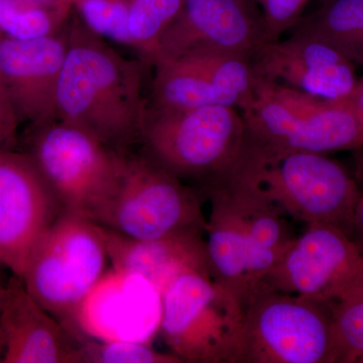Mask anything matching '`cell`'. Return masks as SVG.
I'll list each match as a JSON object with an SVG mask.
<instances>
[{
    "label": "cell",
    "mask_w": 363,
    "mask_h": 363,
    "mask_svg": "<svg viewBox=\"0 0 363 363\" xmlns=\"http://www.w3.org/2000/svg\"><path fill=\"white\" fill-rule=\"evenodd\" d=\"M63 211L32 157L0 150V266L21 279L35 243Z\"/></svg>",
    "instance_id": "13"
},
{
    "label": "cell",
    "mask_w": 363,
    "mask_h": 363,
    "mask_svg": "<svg viewBox=\"0 0 363 363\" xmlns=\"http://www.w3.org/2000/svg\"><path fill=\"white\" fill-rule=\"evenodd\" d=\"M93 223L135 240H157L189 230L206 233L197 195L143 155H125L116 193Z\"/></svg>",
    "instance_id": "9"
},
{
    "label": "cell",
    "mask_w": 363,
    "mask_h": 363,
    "mask_svg": "<svg viewBox=\"0 0 363 363\" xmlns=\"http://www.w3.org/2000/svg\"><path fill=\"white\" fill-rule=\"evenodd\" d=\"M260 184L285 214L311 224H328L352 235L362 191L347 172L324 154L297 152L262 160Z\"/></svg>",
    "instance_id": "10"
},
{
    "label": "cell",
    "mask_w": 363,
    "mask_h": 363,
    "mask_svg": "<svg viewBox=\"0 0 363 363\" xmlns=\"http://www.w3.org/2000/svg\"><path fill=\"white\" fill-rule=\"evenodd\" d=\"M262 164L245 140L236 159L203 182L211 204L206 230L210 272L243 310L295 240L285 212L260 184Z\"/></svg>",
    "instance_id": "1"
},
{
    "label": "cell",
    "mask_w": 363,
    "mask_h": 363,
    "mask_svg": "<svg viewBox=\"0 0 363 363\" xmlns=\"http://www.w3.org/2000/svg\"><path fill=\"white\" fill-rule=\"evenodd\" d=\"M259 6L272 40L298 25L303 11L311 0H253Z\"/></svg>",
    "instance_id": "25"
},
{
    "label": "cell",
    "mask_w": 363,
    "mask_h": 363,
    "mask_svg": "<svg viewBox=\"0 0 363 363\" xmlns=\"http://www.w3.org/2000/svg\"><path fill=\"white\" fill-rule=\"evenodd\" d=\"M156 69L147 106L157 111H187L207 105L240 108L238 97L219 89L209 78L184 59L161 62Z\"/></svg>",
    "instance_id": "18"
},
{
    "label": "cell",
    "mask_w": 363,
    "mask_h": 363,
    "mask_svg": "<svg viewBox=\"0 0 363 363\" xmlns=\"http://www.w3.org/2000/svg\"><path fill=\"white\" fill-rule=\"evenodd\" d=\"M108 260L96 224L63 211L35 243L21 279L44 309L82 337L83 308Z\"/></svg>",
    "instance_id": "4"
},
{
    "label": "cell",
    "mask_w": 363,
    "mask_h": 363,
    "mask_svg": "<svg viewBox=\"0 0 363 363\" xmlns=\"http://www.w3.org/2000/svg\"><path fill=\"white\" fill-rule=\"evenodd\" d=\"M160 329L184 363H236L245 310L211 276L189 272L160 296Z\"/></svg>",
    "instance_id": "6"
},
{
    "label": "cell",
    "mask_w": 363,
    "mask_h": 363,
    "mask_svg": "<svg viewBox=\"0 0 363 363\" xmlns=\"http://www.w3.org/2000/svg\"><path fill=\"white\" fill-rule=\"evenodd\" d=\"M245 142L264 162L297 152L359 149L363 128L347 98L324 100L272 81L257 80L241 109Z\"/></svg>",
    "instance_id": "3"
},
{
    "label": "cell",
    "mask_w": 363,
    "mask_h": 363,
    "mask_svg": "<svg viewBox=\"0 0 363 363\" xmlns=\"http://www.w3.org/2000/svg\"><path fill=\"white\" fill-rule=\"evenodd\" d=\"M339 362L331 304L259 291L245 310L236 363Z\"/></svg>",
    "instance_id": "8"
},
{
    "label": "cell",
    "mask_w": 363,
    "mask_h": 363,
    "mask_svg": "<svg viewBox=\"0 0 363 363\" xmlns=\"http://www.w3.org/2000/svg\"><path fill=\"white\" fill-rule=\"evenodd\" d=\"M68 30L69 23L61 32L38 39L0 37V81L20 124L35 128L57 121L56 91Z\"/></svg>",
    "instance_id": "14"
},
{
    "label": "cell",
    "mask_w": 363,
    "mask_h": 363,
    "mask_svg": "<svg viewBox=\"0 0 363 363\" xmlns=\"http://www.w3.org/2000/svg\"><path fill=\"white\" fill-rule=\"evenodd\" d=\"M7 286H4V284L0 281V309H1L2 304H4V298L6 295Z\"/></svg>",
    "instance_id": "30"
},
{
    "label": "cell",
    "mask_w": 363,
    "mask_h": 363,
    "mask_svg": "<svg viewBox=\"0 0 363 363\" xmlns=\"http://www.w3.org/2000/svg\"><path fill=\"white\" fill-rule=\"evenodd\" d=\"M271 42L253 0H184L178 18L160 40L152 66L198 50L252 60Z\"/></svg>",
    "instance_id": "12"
},
{
    "label": "cell",
    "mask_w": 363,
    "mask_h": 363,
    "mask_svg": "<svg viewBox=\"0 0 363 363\" xmlns=\"http://www.w3.org/2000/svg\"><path fill=\"white\" fill-rule=\"evenodd\" d=\"M68 32L56 91L57 121L86 131L117 152H128L140 140L147 106L143 98L145 63L114 51L74 11Z\"/></svg>",
    "instance_id": "2"
},
{
    "label": "cell",
    "mask_w": 363,
    "mask_h": 363,
    "mask_svg": "<svg viewBox=\"0 0 363 363\" xmlns=\"http://www.w3.org/2000/svg\"><path fill=\"white\" fill-rule=\"evenodd\" d=\"M351 238L363 252V191L360 195L359 201H358L357 211H355Z\"/></svg>",
    "instance_id": "27"
},
{
    "label": "cell",
    "mask_w": 363,
    "mask_h": 363,
    "mask_svg": "<svg viewBox=\"0 0 363 363\" xmlns=\"http://www.w3.org/2000/svg\"><path fill=\"white\" fill-rule=\"evenodd\" d=\"M245 140L241 112L216 104L177 111L145 106L138 143L143 156L172 175L204 182L236 159Z\"/></svg>",
    "instance_id": "5"
},
{
    "label": "cell",
    "mask_w": 363,
    "mask_h": 363,
    "mask_svg": "<svg viewBox=\"0 0 363 363\" xmlns=\"http://www.w3.org/2000/svg\"><path fill=\"white\" fill-rule=\"evenodd\" d=\"M76 363H184L172 352H160L135 341H96L83 336Z\"/></svg>",
    "instance_id": "23"
},
{
    "label": "cell",
    "mask_w": 363,
    "mask_h": 363,
    "mask_svg": "<svg viewBox=\"0 0 363 363\" xmlns=\"http://www.w3.org/2000/svg\"><path fill=\"white\" fill-rule=\"evenodd\" d=\"M362 284L363 252L352 238L338 227L311 224L295 238L259 291L333 304Z\"/></svg>",
    "instance_id": "11"
},
{
    "label": "cell",
    "mask_w": 363,
    "mask_h": 363,
    "mask_svg": "<svg viewBox=\"0 0 363 363\" xmlns=\"http://www.w3.org/2000/svg\"><path fill=\"white\" fill-rule=\"evenodd\" d=\"M339 363H354L363 353V284L331 304Z\"/></svg>",
    "instance_id": "24"
},
{
    "label": "cell",
    "mask_w": 363,
    "mask_h": 363,
    "mask_svg": "<svg viewBox=\"0 0 363 363\" xmlns=\"http://www.w3.org/2000/svg\"><path fill=\"white\" fill-rule=\"evenodd\" d=\"M184 0H128V30L133 49L152 66L160 40L176 21Z\"/></svg>",
    "instance_id": "21"
},
{
    "label": "cell",
    "mask_w": 363,
    "mask_h": 363,
    "mask_svg": "<svg viewBox=\"0 0 363 363\" xmlns=\"http://www.w3.org/2000/svg\"><path fill=\"white\" fill-rule=\"evenodd\" d=\"M28 1L37 2V4H51V6H55V4H68L67 0H28Z\"/></svg>",
    "instance_id": "29"
},
{
    "label": "cell",
    "mask_w": 363,
    "mask_h": 363,
    "mask_svg": "<svg viewBox=\"0 0 363 363\" xmlns=\"http://www.w3.org/2000/svg\"><path fill=\"white\" fill-rule=\"evenodd\" d=\"M346 98H347L348 102H350L351 107L357 114L363 128V78L357 80L354 89Z\"/></svg>",
    "instance_id": "28"
},
{
    "label": "cell",
    "mask_w": 363,
    "mask_h": 363,
    "mask_svg": "<svg viewBox=\"0 0 363 363\" xmlns=\"http://www.w3.org/2000/svg\"><path fill=\"white\" fill-rule=\"evenodd\" d=\"M26 154L64 212L92 222L118 187L126 152L107 147L80 128L54 121L32 128Z\"/></svg>",
    "instance_id": "7"
},
{
    "label": "cell",
    "mask_w": 363,
    "mask_h": 363,
    "mask_svg": "<svg viewBox=\"0 0 363 363\" xmlns=\"http://www.w3.org/2000/svg\"><path fill=\"white\" fill-rule=\"evenodd\" d=\"M0 309L1 363H76L81 337L50 314L18 277L7 284Z\"/></svg>",
    "instance_id": "17"
},
{
    "label": "cell",
    "mask_w": 363,
    "mask_h": 363,
    "mask_svg": "<svg viewBox=\"0 0 363 363\" xmlns=\"http://www.w3.org/2000/svg\"><path fill=\"white\" fill-rule=\"evenodd\" d=\"M252 64L257 80L283 82L320 99L347 97L357 83L352 62L326 40L298 26L288 39L264 45Z\"/></svg>",
    "instance_id": "15"
},
{
    "label": "cell",
    "mask_w": 363,
    "mask_h": 363,
    "mask_svg": "<svg viewBox=\"0 0 363 363\" xmlns=\"http://www.w3.org/2000/svg\"><path fill=\"white\" fill-rule=\"evenodd\" d=\"M70 4L0 0V37L32 40L61 32L71 20Z\"/></svg>",
    "instance_id": "20"
},
{
    "label": "cell",
    "mask_w": 363,
    "mask_h": 363,
    "mask_svg": "<svg viewBox=\"0 0 363 363\" xmlns=\"http://www.w3.org/2000/svg\"><path fill=\"white\" fill-rule=\"evenodd\" d=\"M85 26L104 39L133 48L128 0H67Z\"/></svg>",
    "instance_id": "22"
},
{
    "label": "cell",
    "mask_w": 363,
    "mask_h": 363,
    "mask_svg": "<svg viewBox=\"0 0 363 363\" xmlns=\"http://www.w3.org/2000/svg\"><path fill=\"white\" fill-rule=\"evenodd\" d=\"M354 363H363V353L357 358Z\"/></svg>",
    "instance_id": "32"
},
{
    "label": "cell",
    "mask_w": 363,
    "mask_h": 363,
    "mask_svg": "<svg viewBox=\"0 0 363 363\" xmlns=\"http://www.w3.org/2000/svg\"><path fill=\"white\" fill-rule=\"evenodd\" d=\"M20 125L0 81V150H14Z\"/></svg>",
    "instance_id": "26"
},
{
    "label": "cell",
    "mask_w": 363,
    "mask_h": 363,
    "mask_svg": "<svg viewBox=\"0 0 363 363\" xmlns=\"http://www.w3.org/2000/svg\"><path fill=\"white\" fill-rule=\"evenodd\" d=\"M296 26L315 33L363 67V0H327Z\"/></svg>",
    "instance_id": "19"
},
{
    "label": "cell",
    "mask_w": 363,
    "mask_h": 363,
    "mask_svg": "<svg viewBox=\"0 0 363 363\" xmlns=\"http://www.w3.org/2000/svg\"><path fill=\"white\" fill-rule=\"evenodd\" d=\"M96 225L116 271L145 279L159 296L183 274L200 272L211 276L204 231L189 230L157 240H135Z\"/></svg>",
    "instance_id": "16"
},
{
    "label": "cell",
    "mask_w": 363,
    "mask_h": 363,
    "mask_svg": "<svg viewBox=\"0 0 363 363\" xmlns=\"http://www.w3.org/2000/svg\"><path fill=\"white\" fill-rule=\"evenodd\" d=\"M4 337H2L1 331H0V363H1L2 354H4Z\"/></svg>",
    "instance_id": "31"
}]
</instances>
